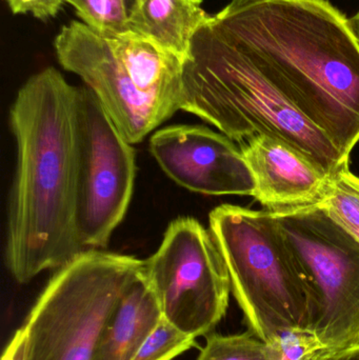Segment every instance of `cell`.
Returning a JSON list of instances; mask_svg holds the SVG:
<instances>
[{
    "label": "cell",
    "instance_id": "1",
    "mask_svg": "<svg viewBox=\"0 0 359 360\" xmlns=\"http://www.w3.org/2000/svg\"><path fill=\"white\" fill-rule=\"evenodd\" d=\"M78 86L48 67L32 75L10 110L17 164L8 203L6 262L20 283L81 253L76 228Z\"/></svg>",
    "mask_w": 359,
    "mask_h": 360
},
{
    "label": "cell",
    "instance_id": "3",
    "mask_svg": "<svg viewBox=\"0 0 359 360\" xmlns=\"http://www.w3.org/2000/svg\"><path fill=\"white\" fill-rule=\"evenodd\" d=\"M179 110L198 116L238 145L278 137L330 176L349 165L339 148L210 20L183 67Z\"/></svg>",
    "mask_w": 359,
    "mask_h": 360
},
{
    "label": "cell",
    "instance_id": "19",
    "mask_svg": "<svg viewBox=\"0 0 359 360\" xmlns=\"http://www.w3.org/2000/svg\"><path fill=\"white\" fill-rule=\"evenodd\" d=\"M193 347L195 338L162 317L132 360H173Z\"/></svg>",
    "mask_w": 359,
    "mask_h": 360
},
{
    "label": "cell",
    "instance_id": "13",
    "mask_svg": "<svg viewBox=\"0 0 359 360\" xmlns=\"http://www.w3.org/2000/svg\"><path fill=\"white\" fill-rule=\"evenodd\" d=\"M162 319V309L143 268L124 291L95 360H132Z\"/></svg>",
    "mask_w": 359,
    "mask_h": 360
},
{
    "label": "cell",
    "instance_id": "2",
    "mask_svg": "<svg viewBox=\"0 0 359 360\" xmlns=\"http://www.w3.org/2000/svg\"><path fill=\"white\" fill-rule=\"evenodd\" d=\"M213 22L349 160L359 141V44L328 0H267Z\"/></svg>",
    "mask_w": 359,
    "mask_h": 360
},
{
    "label": "cell",
    "instance_id": "9",
    "mask_svg": "<svg viewBox=\"0 0 359 360\" xmlns=\"http://www.w3.org/2000/svg\"><path fill=\"white\" fill-rule=\"evenodd\" d=\"M54 49L61 67L81 78L132 145L171 117L137 90L109 39L81 21L63 25L55 37Z\"/></svg>",
    "mask_w": 359,
    "mask_h": 360
},
{
    "label": "cell",
    "instance_id": "12",
    "mask_svg": "<svg viewBox=\"0 0 359 360\" xmlns=\"http://www.w3.org/2000/svg\"><path fill=\"white\" fill-rule=\"evenodd\" d=\"M107 39L137 90L171 116L178 111L185 61L136 32Z\"/></svg>",
    "mask_w": 359,
    "mask_h": 360
},
{
    "label": "cell",
    "instance_id": "15",
    "mask_svg": "<svg viewBox=\"0 0 359 360\" xmlns=\"http://www.w3.org/2000/svg\"><path fill=\"white\" fill-rule=\"evenodd\" d=\"M318 205L359 243V177L349 165L330 177Z\"/></svg>",
    "mask_w": 359,
    "mask_h": 360
},
{
    "label": "cell",
    "instance_id": "18",
    "mask_svg": "<svg viewBox=\"0 0 359 360\" xmlns=\"http://www.w3.org/2000/svg\"><path fill=\"white\" fill-rule=\"evenodd\" d=\"M266 345L267 360H320L330 350L307 328L285 330Z\"/></svg>",
    "mask_w": 359,
    "mask_h": 360
},
{
    "label": "cell",
    "instance_id": "20",
    "mask_svg": "<svg viewBox=\"0 0 359 360\" xmlns=\"http://www.w3.org/2000/svg\"><path fill=\"white\" fill-rule=\"evenodd\" d=\"M15 15L31 14L41 21L54 18L63 10L65 0H6Z\"/></svg>",
    "mask_w": 359,
    "mask_h": 360
},
{
    "label": "cell",
    "instance_id": "25",
    "mask_svg": "<svg viewBox=\"0 0 359 360\" xmlns=\"http://www.w3.org/2000/svg\"><path fill=\"white\" fill-rule=\"evenodd\" d=\"M133 2H134V0H126V4H128L129 10H130L131 8H132Z\"/></svg>",
    "mask_w": 359,
    "mask_h": 360
},
{
    "label": "cell",
    "instance_id": "4",
    "mask_svg": "<svg viewBox=\"0 0 359 360\" xmlns=\"http://www.w3.org/2000/svg\"><path fill=\"white\" fill-rule=\"evenodd\" d=\"M209 221L249 331L268 344L285 330L310 329L311 291L274 214L223 205Z\"/></svg>",
    "mask_w": 359,
    "mask_h": 360
},
{
    "label": "cell",
    "instance_id": "22",
    "mask_svg": "<svg viewBox=\"0 0 359 360\" xmlns=\"http://www.w3.org/2000/svg\"><path fill=\"white\" fill-rule=\"evenodd\" d=\"M320 360H359V345L343 350H329Z\"/></svg>",
    "mask_w": 359,
    "mask_h": 360
},
{
    "label": "cell",
    "instance_id": "8",
    "mask_svg": "<svg viewBox=\"0 0 359 360\" xmlns=\"http://www.w3.org/2000/svg\"><path fill=\"white\" fill-rule=\"evenodd\" d=\"M76 228L82 251L105 249L128 211L135 151L86 86H78Z\"/></svg>",
    "mask_w": 359,
    "mask_h": 360
},
{
    "label": "cell",
    "instance_id": "17",
    "mask_svg": "<svg viewBox=\"0 0 359 360\" xmlns=\"http://www.w3.org/2000/svg\"><path fill=\"white\" fill-rule=\"evenodd\" d=\"M197 360H267V345L249 330L233 335L211 332Z\"/></svg>",
    "mask_w": 359,
    "mask_h": 360
},
{
    "label": "cell",
    "instance_id": "7",
    "mask_svg": "<svg viewBox=\"0 0 359 360\" xmlns=\"http://www.w3.org/2000/svg\"><path fill=\"white\" fill-rule=\"evenodd\" d=\"M145 264L164 319L194 338L214 331L227 313L232 288L210 230L195 218L173 220Z\"/></svg>",
    "mask_w": 359,
    "mask_h": 360
},
{
    "label": "cell",
    "instance_id": "23",
    "mask_svg": "<svg viewBox=\"0 0 359 360\" xmlns=\"http://www.w3.org/2000/svg\"><path fill=\"white\" fill-rule=\"evenodd\" d=\"M263 1H267V0H230L228 6H226V8H223L221 13V14H231V13L237 12V11L242 10V8Z\"/></svg>",
    "mask_w": 359,
    "mask_h": 360
},
{
    "label": "cell",
    "instance_id": "14",
    "mask_svg": "<svg viewBox=\"0 0 359 360\" xmlns=\"http://www.w3.org/2000/svg\"><path fill=\"white\" fill-rule=\"evenodd\" d=\"M211 19L202 0H134L130 30L187 60L194 38Z\"/></svg>",
    "mask_w": 359,
    "mask_h": 360
},
{
    "label": "cell",
    "instance_id": "21",
    "mask_svg": "<svg viewBox=\"0 0 359 360\" xmlns=\"http://www.w3.org/2000/svg\"><path fill=\"white\" fill-rule=\"evenodd\" d=\"M25 333L23 328L15 333L4 351L2 360H25Z\"/></svg>",
    "mask_w": 359,
    "mask_h": 360
},
{
    "label": "cell",
    "instance_id": "24",
    "mask_svg": "<svg viewBox=\"0 0 359 360\" xmlns=\"http://www.w3.org/2000/svg\"><path fill=\"white\" fill-rule=\"evenodd\" d=\"M349 25L359 44V11L353 17L349 18Z\"/></svg>",
    "mask_w": 359,
    "mask_h": 360
},
{
    "label": "cell",
    "instance_id": "11",
    "mask_svg": "<svg viewBox=\"0 0 359 360\" xmlns=\"http://www.w3.org/2000/svg\"><path fill=\"white\" fill-rule=\"evenodd\" d=\"M254 179V198L268 211L315 205L330 175L282 139L259 135L240 146Z\"/></svg>",
    "mask_w": 359,
    "mask_h": 360
},
{
    "label": "cell",
    "instance_id": "5",
    "mask_svg": "<svg viewBox=\"0 0 359 360\" xmlns=\"http://www.w3.org/2000/svg\"><path fill=\"white\" fill-rule=\"evenodd\" d=\"M145 260L101 250L58 269L23 330L25 360H95L103 332Z\"/></svg>",
    "mask_w": 359,
    "mask_h": 360
},
{
    "label": "cell",
    "instance_id": "10",
    "mask_svg": "<svg viewBox=\"0 0 359 360\" xmlns=\"http://www.w3.org/2000/svg\"><path fill=\"white\" fill-rule=\"evenodd\" d=\"M150 151L173 181L191 192L254 197V179L242 149L223 133L171 126L152 135Z\"/></svg>",
    "mask_w": 359,
    "mask_h": 360
},
{
    "label": "cell",
    "instance_id": "16",
    "mask_svg": "<svg viewBox=\"0 0 359 360\" xmlns=\"http://www.w3.org/2000/svg\"><path fill=\"white\" fill-rule=\"evenodd\" d=\"M82 23L103 37L113 38L130 30L126 0H65Z\"/></svg>",
    "mask_w": 359,
    "mask_h": 360
},
{
    "label": "cell",
    "instance_id": "6",
    "mask_svg": "<svg viewBox=\"0 0 359 360\" xmlns=\"http://www.w3.org/2000/svg\"><path fill=\"white\" fill-rule=\"evenodd\" d=\"M307 279L310 330L330 350L359 345V243L318 203L271 211Z\"/></svg>",
    "mask_w": 359,
    "mask_h": 360
}]
</instances>
